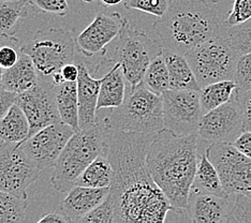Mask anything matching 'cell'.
I'll use <instances>...</instances> for the list:
<instances>
[{
    "instance_id": "20",
    "label": "cell",
    "mask_w": 251,
    "mask_h": 223,
    "mask_svg": "<svg viewBox=\"0 0 251 223\" xmlns=\"http://www.w3.org/2000/svg\"><path fill=\"white\" fill-rule=\"evenodd\" d=\"M39 82V74L33 61L21 50L19 61L7 70H3L2 87L15 94L30 89Z\"/></svg>"
},
{
    "instance_id": "11",
    "label": "cell",
    "mask_w": 251,
    "mask_h": 223,
    "mask_svg": "<svg viewBox=\"0 0 251 223\" xmlns=\"http://www.w3.org/2000/svg\"><path fill=\"white\" fill-rule=\"evenodd\" d=\"M161 98L165 130L178 136L198 133L203 116L200 91L169 89Z\"/></svg>"
},
{
    "instance_id": "44",
    "label": "cell",
    "mask_w": 251,
    "mask_h": 223,
    "mask_svg": "<svg viewBox=\"0 0 251 223\" xmlns=\"http://www.w3.org/2000/svg\"><path fill=\"white\" fill-rule=\"evenodd\" d=\"M2 74H3V70L0 68V87H2Z\"/></svg>"
},
{
    "instance_id": "46",
    "label": "cell",
    "mask_w": 251,
    "mask_h": 223,
    "mask_svg": "<svg viewBox=\"0 0 251 223\" xmlns=\"http://www.w3.org/2000/svg\"><path fill=\"white\" fill-rule=\"evenodd\" d=\"M214 2H218V1H220V0H213Z\"/></svg>"
},
{
    "instance_id": "42",
    "label": "cell",
    "mask_w": 251,
    "mask_h": 223,
    "mask_svg": "<svg viewBox=\"0 0 251 223\" xmlns=\"http://www.w3.org/2000/svg\"><path fill=\"white\" fill-rule=\"evenodd\" d=\"M39 223H64V222H68L67 219L65 218V216L62 214H58V213H48L44 214V216L42 218H40Z\"/></svg>"
},
{
    "instance_id": "26",
    "label": "cell",
    "mask_w": 251,
    "mask_h": 223,
    "mask_svg": "<svg viewBox=\"0 0 251 223\" xmlns=\"http://www.w3.org/2000/svg\"><path fill=\"white\" fill-rule=\"evenodd\" d=\"M192 188L196 190L212 193L218 197H227L222 187L220 176L214 163L210 161L206 152L199 154L198 168Z\"/></svg>"
},
{
    "instance_id": "40",
    "label": "cell",
    "mask_w": 251,
    "mask_h": 223,
    "mask_svg": "<svg viewBox=\"0 0 251 223\" xmlns=\"http://www.w3.org/2000/svg\"><path fill=\"white\" fill-rule=\"evenodd\" d=\"M233 145L245 156L251 159V130H244L237 139L234 141Z\"/></svg>"
},
{
    "instance_id": "27",
    "label": "cell",
    "mask_w": 251,
    "mask_h": 223,
    "mask_svg": "<svg viewBox=\"0 0 251 223\" xmlns=\"http://www.w3.org/2000/svg\"><path fill=\"white\" fill-rule=\"evenodd\" d=\"M238 85L233 79L216 82L200 89V101L203 114L229 102Z\"/></svg>"
},
{
    "instance_id": "39",
    "label": "cell",
    "mask_w": 251,
    "mask_h": 223,
    "mask_svg": "<svg viewBox=\"0 0 251 223\" xmlns=\"http://www.w3.org/2000/svg\"><path fill=\"white\" fill-rule=\"evenodd\" d=\"M16 98H18V94L0 87V120L5 116L12 105L15 104Z\"/></svg>"
},
{
    "instance_id": "34",
    "label": "cell",
    "mask_w": 251,
    "mask_h": 223,
    "mask_svg": "<svg viewBox=\"0 0 251 223\" xmlns=\"http://www.w3.org/2000/svg\"><path fill=\"white\" fill-rule=\"evenodd\" d=\"M232 210L227 219L230 222H251V196L231 194Z\"/></svg>"
},
{
    "instance_id": "17",
    "label": "cell",
    "mask_w": 251,
    "mask_h": 223,
    "mask_svg": "<svg viewBox=\"0 0 251 223\" xmlns=\"http://www.w3.org/2000/svg\"><path fill=\"white\" fill-rule=\"evenodd\" d=\"M77 97H78V118L79 129H87L98 123L97 104L100 93L102 78H95L89 73L84 64H77Z\"/></svg>"
},
{
    "instance_id": "7",
    "label": "cell",
    "mask_w": 251,
    "mask_h": 223,
    "mask_svg": "<svg viewBox=\"0 0 251 223\" xmlns=\"http://www.w3.org/2000/svg\"><path fill=\"white\" fill-rule=\"evenodd\" d=\"M75 49L76 41L72 33L64 28L38 30L30 41L21 45L42 78H50L62 67L73 62Z\"/></svg>"
},
{
    "instance_id": "18",
    "label": "cell",
    "mask_w": 251,
    "mask_h": 223,
    "mask_svg": "<svg viewBox=\"0 0 251 223\" xmlns=\"http://www.w3.org/2000/svg\"><path fill=\"white\" fill-rule=\"evenodd\" d=\"M110 188L74 186L61 202V214L68 222H77L106 198Z\"/></svg>"
},
{
    "instance_id": "5",
    "label": "cell",
    "mask_w": 251,
    "mask_h": 223,
    "mask_svg": "<svg viewBox=\"0 0 251 223\" xmlns=\"http://www.w3.org/2000/svg\"><path fill=\"white\" fill-rule=\"evenodd\" d=\"M105 131L98 120L96 124L72 135L54 165L50 182L57 191L66 193L105 146Z\"/></svg>"
},
{
    "instance_id": "29",
    "label": "cell",
    "mask_w": 251,
    "mask_h": 223,
    "mask_svg": "<svg viewBox=\"0 0 251 223\" xmlns=\"http://www.w3.org/2000/svg\"><path fill=\"white\" fill-rule=\"evenodd\" d=\"M27 206V199L0 190V223L25 221Z\"/></svg>"
},
{
    "instance_id": "37",
    "label": "cell",
    "mask_w": 251,
    "mask_h": 223,
    "mask_svg": "<svg viewBox=\"0 0 251 223\" xmlns=\"http://www.w3.org/2000/svg\"><path fill=\"white\" fill-rule=\"evenodd\" d=\"M235 82L237 83L239 89H251V53L238 57Z\"/></svg>"
},
{
    "instance_id": "36",
    "label": "cell",
    "mask_w": 251,
    "mask_h": 223,
    "mask_svg": "<svg viewBox=\"0 0 251 223\" xmlns=\"http://www.w3.org/2000/svg\"><path fill=\"white\" fill-rule=\"evenodd\" d=\"M251 19V0H234L232 9L224 23L225 27H233Z\"/></svg>"
},
{
    "instance_id": "31",
    "label": "cell",
    "mask_w": 251,
    "mask_h": 223,
    "mask_svg": "<svg viewBox=\"0 0 251 223\" xmlns=\"http://www.w3.org/2000/svg\"><path fill=\"white\" fill-rule=\"evenodd\" d=\"M115 208L110 194L103 202L100 203L96 208L86 216L79 219L77 223H116Z\"/></svg>"
},
{
    "instance_id": "23",
    "label": "cell",
    "mask_w": 251,
    "mask_h": 223,
    "mask_svg": "<svg viewBox=\"0 0 251 223\" xmlns=\"http://www.w3.org/2000/svg\"><path fill=\"white\" fill-rule=\"evenodd\" d=\"M30 132V125L22 107L15 103L5 116L0 120V141L21 144Z\"/></svg>"
},
{
    "instance_id": "12",
    "label": "cell",
    "mask_w": 251,
    "mask_h": 223,
    "mask_svg": "<svg viewBox=\"0 0 251 223\" xmlns=\"http://www.w3.org/2000/svg\"><path fill=\"white\" fill-rule=\"evenodd\" d=\"M16 103L29 122V136L49 124L61 122L56 103L55 85L50 78L39 77V82L33 87L18 94Z\"/></svg>"
},
{
    "instance_id": "19",
    "label": "cell",
    "mask_w": 251,
    "mask_h": 223,
    "mask_svg": "<svg viewBox=\"0 0 251 223\" xmlns=\"http://www.w3.org/2000/svg\"><path fill=\"white\" fill-rule=\"evenodd\" d=\"M127 94V81L118 62L112 64L110 70L102 78L97 111L121 106Z\"/></svg>"
},
{
    "instance_id": "33",
    "label": "cell",
    "mask_w": 251,
    "mask_h": 223,
    "mask_svg": "<svg viewBox=\"0 0 251 223\" xmlns=\"http://www.w3.org/2000/svg\"><path fill=\"white\" fill-rule=\"evenodd\" d=\"M172 0H125L126 9L142 11L153 16L161 17L170 8Z\"/></svg>"
},
{
    "instance_id": "1",
    "label": "cell",
    "mask_w": 251,
    "mask_h": 223,
    "mask_svg": "<svg viewBox=\"0 0 251 223\" xmlns=\"http://www.w3.org/2000/svg\"><path fill=\"white\" fill-rule=\"evenodd\" d=\"M104 131L113 169L108 194L115 208L116 221L164 222L174 208L152 179L146 163L148 148L158 132H124L105 128Z\"/></svg>"
},
{
    "instance_id": "45",
    "label": "cell",
    "mask_w": 251,
    "mask_h": 223,
    "mask_svg": "<svg viewBox=\"0 0 251 223\" xmlns=\"http://www.w3.org/2000/svg\"><path fill=\"white\" fill-rule=\"evenodd\" d=\"M82 1H85V2H88V3H90V2H95L96 0H82Z\"/></svg>"
},
{
    "instance_id": "21",
    "label": "cell",
    "mask_w": 251,
    "mask_h": 223,
    "mask_svg": "<svg viewBox=\"0 0 251 223\" xmlns=\"http://www.w3.org/2000/svg\"><path fill=\"white\" fill-rule=\"evenodd\" d=\"M162 56L169 70L171 89L200 91L201 86L185 55L163 49Z\"/></svg>"
},
{
    "instance_id": "38",
    "label": "cell",
    "mask_w": 251,
    "mask_h": 223,
    "mask_svg": "<svg viewBox=\"0 0 251 223\" xmlns=\"http://www.w3.org/2000/svg\"><path fill=\"white\" fill-rule=\"evenodd\" d=\"M234 95L236 97L243 113L244 128L245 130H251V89L243 90L237 87Z\"/></svg>"
},
{
    "instance_id": "15",
    "label": "cell",
    "mask_w": 251,
    "mask_h": 223,
    "mask_svg": "<svg viewBox=\"0 0 251 223\" xmlns=\"http://www.w3.org/2000/svg\"><path fill=\"white\" fill-rule=\"evenodd\" d=\"M126 17L121 13L99 12L91 24L76 39V49L85 57H93L103 51L123 28Z\"/></svg>"
},
{
    "instance_id": "32",
    "label": "cell",
    "mask_w": 251,
    "mask_h": 223,
    "mask_svg": "<svg viewBox=\"0 0 251 223\" xmlns=\"http://www.w3.org/2000/svg\"><path fill=\"white\" fill-rule=\"evenodd\" d=\"M16 37H0V68L2 70L13 67L19 61L21 47Z\"/></svg>"
},
{
    "instance_id": "41",
    "label": "cell",
    "mask_w": 251,
    "mask_h": 223,
    "mask_svg": "<svg viewBox=\"0 0 251 223\" xmlns=\"http://www.w3.org/2000/svg\"><path fill=\"white\" fill-rule=\"evenodd\" d=\"M59 72L65 82H76L79 70L77 65H74L73 62H71V64H67L62 67Z\"/></svg>"
},
{
    "instance_id": "24",
    "label": "cell",
    "mask_w": 251,
    "mask_h": 223,
    "mask_svg": "<svg viewBox=\"0 0 251 223\" xmlns=\"http://www.w3.org/2000/svg\"><path fill=\"white\" fill-rule=\"evenodd\" d=\"M106 140V139H105ZM113 180V169L107 154L106 142L103 150L97 157L75 181V186L89 188H110Z\"/></svg>"
},
{
    "instance_id": "2",
    "label": "cell",
    "mask_w": 251,
    "mask_h": 223,
    "mask_svg": "<svg viewBox=\"0 0 251 223\" xmlns=\"http://www.w3.org/2000/svg\"><path fill=\"white\" fill-rule=\"evenodd\" d=\"M198 139V133L178 136L163 129L148 148V171L176 211H187L199 161Z\"/></svg>"
},
{
    "instance_id": "4",
    "label": "cell",
    "mask_w": 251,
    "mask_h": 223,
    "mask_svg": "<svg viewBox=\"0 0 251 223\" xmlns=\"http://www.w3.org/2000/svg\"><path fill=\"white\" fill-rule=\"evenodd\" d=\"M103 128L124 132L157 133L164 129L161 96L153 94L141 82L135 87L129 86L123 104L111 108L99 120Z\"/></svg>"
},
{
    "instance_id": "6",
    "label": "cell",
    "mask_w": 251,
    "mask_h": 223,
    "mask_svg": "<svg viewBox=\"0 0 251 223\" xmlns=\"http://www.w3.org/2000/svg\"><path fill=\"white\" fill-rule=\"evenodd\" d=\"M113 58L108 62L121 65L126 81L131 87H135L143 81L147 68L151 61L162 54L161 43L151 39L143 30L133 29L126 19Z\"/></svg>"
},
{
    "instance_id": "28",
    "label": "cell",
    "mask_w": 251,
    "mask_h": 223,
    "mask_svg": "<svg viewBox=\"0 0 251 223\" xmlns=\"http://www.w3.org/2000/svg\"><path fill=\"white\" fill-rule=\"evenodd\" d=\"M142 82L148 89L158 96H162L164 91L171 89L169 70L162 54L151 61Z\"/></svg>"
},
{
    "instance_id": "10",
    "label": "cell",
    "mask_w": 251,
    "mask_h": 223,
    "mask_svg": "<svg viewBox=\"0 0 251 223\" xmlns=\"http://www.w3.org/2000/svg\"><path fill=\"white\" fill-rule=\"evenodd\" d=\"M40 172L21 144H0V190L27 199V189L38 180Z\"/></svg>"
},
{
    "instance_id": "3",
    "label": "cell",
    "mask_w": 251,
    "mask_h": 223,
    "mask_svg": "<svg viewBox=\"0 0 251 223\" xmlns=\"http://www.w3.org/2000/svg\"><path fill=\"white\" fill-rule=\"evenodd\" d=\"M163 49L185 55L222 34L224 24L205 0H172L165 14L153 23Z\"/></svg>"
},
{
    "instance_id": "8",
    "label": "cell",
    "mask_w": 251,
    "mask_h": 223,
    "mask_svg": "<svg viewBox=\"0 0 251 223\" xmlns=\"http://www.w3.org/2000/svg\"><path fill=\"white\" fill-rule=\"evenodd\" d=\"M201 86L236 77L239 55L224 34L208 40L185 54Z\"/></svg>"
},
{
    "instance_id": "43",
    "label": "cell",
    "mask_w": 251,
    "mask_h": 223,
    "mask_svg": "<svg viewBox=\"0 0 251 223\" xmlns=\"http://www.w3.org/2000/svg\"><path fill=\"white\" fill-rule=\"evenodd\" d=\"M123 1H125V0H99L100 4L104 5V7H113V5H117Z\"/></svg>"
},
{
    "instance_id": "22",
    "label": "cell",
    "mask_w": 251,
    "mask_h": 223,
    "mask_svg": "<svg viewBox=\"0 0 251 223\" xmlns=\"http://www.w3.org/2000/svg\"><path fill=\"white\" fill-rule=\"evenodd\" d=\"M55 96L60 120L77 132L81 129H79L76 82H65L55 85Z\"/></svg>"
},
{
    "instance_id": "30",
    "label": "cell",
    "mask_w": 251,
    "mask_h": 223,
    "mask_svg": "<svg viewBox=\"0 0 251 223\" xmlns=\"http://www.w3.org/2000/svg\"><path fill=\"white\" fill-rule=\"evenodd\" d=\"M222 34L229 40L232 48L239 56L251 53V19L233 27L224 26Z\"/></svg>"
},
{
    "instance_id": "25",
    "label": "cell",
    "mask_w": 251,
    "mask_h": 223,
    "mask_svg": "<svg viewBox=\"0 0 251 223\" xmlns=\"http://www.w3.org/2000/svg\"><path fill=\"white\" fill-rule=\"evenodd\" d=\"M29 7V0H0V36L15 37Z\"/></svg>"
},
{
    "instance_id": "35",
    "label": "cell",
    "mask_w": 251,
    "mask_h": 223,
    "mask_svg": "<svg viewBox=\"0 0 251 223\" xmlns=\"http://www.w3.org/2000/svg\"><path fill=\"white\" fill-rule=\"evenodd\" d=\"M30 8L36 13L65 16L69 12L68 0H29Z\"/></svg>"
},
{
    "instance_id": "14",
    "label": "cell",
    "mask_w": 251,
    "mask_h": 223,
    "mask_svg": "<svg viewBox=\"0 0 251 223\" xmlns=\"http://www.w3.org/2000/svg\"><path fill=\"white\" fill-rule=\"evenodd\" d=\"M75 133L62 122L49 124L21 143L22 149L40 170L54 167L67 143Z\"/></svg>"
},
{
    "instance_id": "47",
    "label": "cell",
    "mask_w": 251,
    "mask_h": 223,
    "mask_svg": "<svg viewBox=\"0 0 251 223\" xmlns=\"http://www.w3.org/2000/svg\"><path fill=\"white\" fill-rule=\"evenodd\" d=\"M0 37H1V36H0Z\"/></svg>"
},
{
    "instance_id": "13",
    "label": "cell",
    "mask_w": 251,
    "mask_h": 223,
    "mask_svg": "<svg viewBox=\"0 0 251 223\" xmlns=\"http://www.w3.org/2000/svg\"><path fill=\"white\" fill-rule=\"evenodd\" d=\"M244 130L243 113L233 95L229 102L203 114L198 134L208 145L218 142L233 144Z\"/></svg>"
},
{
    "instance_id": "16",
    "label": "cell",
    "mask_w": 251,
    "mask_h": 223,
    "mask_svg": "<svg viewBox=\"0 0 251 223\" xmlns=\"http://www.w3.org/2000/svg\"><path fill=\"white\" fill-rule=\"evenodd\" d=\"M232 210V197H218L191 188L187 213L195 223H227Z\"/></svg>"
},
{
    "instance_id": "9",
    "label": "cell",
    "mask_w": 251,
    "mask_h": 223,
    "mask_svg": "<svg viewBox=\"0 0 251 223\" xmlns=\"http://www.w3.org/2000/svg\"><path fill=\"white\" fill-rule=\"evenodd\" d=\"M210 161L218 171L226 194L251 196V159L232 143H212L206 147Z\"/></svg>"
}]
</instances>
